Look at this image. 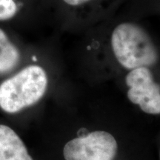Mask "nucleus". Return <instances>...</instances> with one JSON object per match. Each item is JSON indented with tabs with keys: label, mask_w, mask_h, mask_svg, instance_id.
I'll list each match as a JSON object with an SVG mask.
<instances>
[{
	"label": "nucleus",
	"mask_w": 160,
	"mask_h": 160,
	"mask_svg": "<svg viewBox=\"0 0 160 160\" xmlns=\"http://www.w3.org/2000/svg\"><path fill=\"white\" fill-rule=\"evenodd\" d=\"M111 49L124 68L131 70L151 67L157 62L159 54L148 33L133 22H122L112 31Z\"/></svg>",
	"instance_id": "1"
},
{
	"label": "nucleus",
	"mask_w": 160,
	"mask_h": 160,
	"mask_svg": "<svg viewBox=\"0 0 160 160\" xmlns=\"http://www.w3.org/2000/svg\"><path fill=\"white\" fill-rule=\"evenodd\" d=\"M47 73L39 65H30L0 85V108L9 113H17L34 105L48 88Z\"/></svg>",
	"instance_id": "2"
},
{
	"label": "nucleus",
	"mask_w": 160,
	"mask_h": 160,
	"mask_svg": "<svg viewBox=\"0 0 160 160\" xmlns=\"http://www.w3.org/2000/svg\"><path fill=\"white\" fill-rule=\"evenodd\" d=\"M118 151L117 139L105 131H95L65 144V160H113Z\"/></svg>",
	"instance_id": "3"
},
{
	"label": "nucleus",
	"mask_w": 160,
	"mask_h": 160,
	"mask_svg": "<svg viewBox=\"0 0 160 160\" xmlns=\"http://www.w3.org/2000/svg\"><path fill=\"white\" fill-rule=\"evenodd\" d=\"M125 82L129 88L127 96L134 105L148 114L160 113V87L154 82L148 67L133 69L128 73Z\"/></svg>",
	"instance_id": "4"
},
{
	"label": "nucleus",
	"mask_w": 160,
	"mask_h": 160,
	"mask_svg": "<svg viewBox=\"0 0 160 160\" xmlns=\"http://www.w3.org/2000/svg\"><path fill=\"white\" fill-rule=\"evenodd\" d=\"M0 160H33L22 140L4 125H0Z\"/></svg>",
	"instance_id": "5"
},
{
	"label": "nucleus",
	"mask_w": 160,
	"mask_h": 160,
	"mask_svg": "<svg viewBox=\"0 0 160 160\" xmlns=\"http://www.w3.org/2000/svg\"><path fill=\"white\" fill-rule=\"evenodd\" d=\"M20 61L19 50L0 28V74L13 71Z\"/></svg>",
	"instance_id": "6"
},
{
	"label": "nucleus",
	"mask_w": 160,
	"mask_h": 160,
	"mask_svg": "<svg viewBox=\"0 0 160 160\" xmlns=\"http://www.w3.org/2000/svg\"><path fill=\"white\" fill-rule=\"evenodd\" d=\"M17 12V5L13 0H0V21L11 19Z\"/></svg>",
	"instance_id": "7"
},
{
	"label": "nucleus",
	"mask_w": 160,
	"mask_h": 160,
	"mask_svg": "<svg viewBox=\"0 0 160 160\" xmlns=\"http://www.w3.org/2000/svg\"><path fill=\"white\" fill-rule=\"evenodd\" d=\"M91 0H63L65 3L70 6H80L89 2Z\"/></svg>",
	"instance_id": "8"
}]
</instances>
